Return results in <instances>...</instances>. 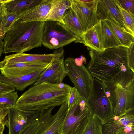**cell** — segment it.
I'll return each instance as SVG.
<instances>
[{"mask_svg":"<svg viewBox=\"0 0 134 134\" xmlns=\"http://www.w3.org/2000/svg\"><path fill=\"white\" fill-rule=\"evenodd\" d=\"M41 111H26L15 107L8 108L5 126L8 134H19L30 125L37 121Z\"/></svg>","mask_w":134,"mask_h":134,"instance_id":"11","label":"cell"},{"mask_svg":"<svg viewBox=\"0 0 134 134\" xmlns=\"http://www.w3.org/2000/svg\"><path fill=\"white\" fill-rule=\"evenodd\" d=\"M49 66L45 67L18 63L1 68L0 71L1 74L7 77H17L34 73Z\"/></svg>","mask_w":134,"mask_h":134,"instance_id":"19","label":"cell"},{"mask_svg":"<svg viewBox=\"0 0 134 134\" xmlns=\"http://www.w3.org/2000/svg\"><path fill=\"white\" fill-rule=\"evenodd\" d=\"M38 120L30 125L19 134H34L37 128Z\"/></svg>","mask_w":134,"mask_h":134,"instance_id":"33","label":"cell"},{"mask_svg":"<svg viewBox=\"0 0 134 134\" xmlns=\"http://www.w3.org/2000/svg\"><path fill=\"white\" fill-rule=\"evenodd\" d=\"M4 13L0 17V27H2L3 23L4 20Z\"/></svg>","mask_w":134,"mask_h":134,"instance_id":"39","label":"cell"},{"mask_svg":"<svg viewBox=\"0 0 134 134\" xmlns=\"http://www.w3.org/2000/svg\"><path fill=\"white\" fill-rule=\"evenodd\" d=\"M18 98V92L15 91L0 96V107H15Z\"/></svg>","mask_w":134,"mask_h":134,"instance_id":"27","label":"cell"},{"mask_svg":"<svg viewBox=\"0 0 134 134\" xmlns=\"http://www.w3.org/2000/svg\"><path fill=\"white\" fill-rule=\"evenodd\" d=\"M66 76L63 55L54 61L34 85L43 82L53 84L61 83Z\"/></svg>","mask_w":134,"mask_h":134,"instance_id":"13","label":"cell"},{"mask_svg":"<svg viewBox=\"0 0 134 134\" xmlns=\"http://www.w3.org/2000/svg\"><path fill=\"white\" fill-rule=\"evenodd\" d=\"M15 88L7 84L0 82V96L15 91Z\"/></svg>","mask_w":134,"mask_h":134,"instance_id":"32","label":"cell"},{"mask_svg":"<svg viewBox=\"0 0 134 134\" xmlns=\"http://www.w3.org/2000/svg\"><path fill=\"white\" fill-rule=\"evenodd\" d=\"M64 25L76 38L75 43H79L84 31L76 14L70 8L65 12L63 16Z\"/></svg>","mask_w":134,"mask_h":134,"instance_id":"22","label":"cell"},{"mask_svg":"<svg viewBox=\"0 0 134 134\" xmlns=\"http://www.w3.org/2000/svg\"><path fill=\"white\" fill-rule=\"evenodd\" d=\"M71 8L76 14L84 32L99 21L97 15L98 0H70Z\"/></svg>","mask_w":134,"mask_h":134,"instance_id":"12","label":"cell"},{"mask_svg":"<svg viewBox=\"0 0 134 134\" xmlns=\"http://www.w3.org/2000/svg\"><path fill=\"white\" fill-rule=\"evenodd\" d=\"M97 15L98 21L110 19L124 27L122 18L115 0H98Z\"/></svg>","mask_w":134,"mask_h":134,"instance_id":"15","label":"cell"},{"mask_svg":"<svg viewBox=\"0 0 134 134\" xmlns=\"http://www.w3.org/2000/svg\"><path fill=\"white\" fill-rule=\"evenodd\" d=\"M49 66L34 73L17 77H7L1 73L0 82L9 85L15 89L22 91L34 84Z\"/></svg>","mask_w":134,"mask_h":134,"instance_id":"17","label":"cell"},{"mask_svg":"<svg viewBox=\"0 0 134 134\" xmlns=\"http://www.w3.org/2000/svg\"><path fill=\"white\" fill-rule=\"evenodd\" d=\"M55 107H52L41 112L34 134H61L60 129L68 109L67 105L66 102L63 103L57 112L52 115Z\"/></svg>","mask_w":134,"mask_h":134,"instance_id":"9","label":"cell"},{"mask_svg":"<svg viewBox=\"0 0 134 134\" xmlns=\"http://www.w3.org/2000/svg\"><path fill=\"white\" fill-rule=\"evenodd\" d=\"M87 60L86 58L83 55H82L79 57L75 58L76 64L78 65H81L86 64Z\"/></svg>","mask_w":134,"mask_h":134,"instance_id":"36","label":"cell"},{"mask_svg":"<svg viewBox=\"0 0 134 134\" xmlns=\"http://www.w3.org/2000/svg\"><path fill=\"white\" fill-rule=\"evenodd\" d=\"M17 19L18 18L15 14L7 13L5 10L2 27L7 31L14 21Z\"/></svg>","mask_w":134,"mask_h":134,"instance_id":"29","label":"cell"},{"mask_svg":"<svg viewBox=\"0 0 134 134\" xmlns=\"http://www.w3.org/2000/svg\"><path fill=\"white\" fill-rule=\"evenodd\" d=\"M76 40L62 23L54 21H45L42 42L45 47L51 50H56Z\"/></svg>","mask_w":134,"mask_h":134,"instance_id":"7","label":"cell"},{"mask_svg":"<svg viewBox=\"0 0 134 134\" xmlns=\"http://www.w3.org/2000/svg\"><path fill=\"white\" fill-rule=\"evenodd\" d=\"M134 42L129 49L128 56V66L129 69L134 72Z\"/></svg>","mask_w":134,"mask_h":134,"instance_id":"31","label":"cell"},{"mask_svg":"<svg viewBox=\"0 0 134 134\" xmlns=\"http://www.w3.org/2000/svg\"><path fill=\"white\" fill-rule=\"evenodd\" d=\"M64 64L67 76L74 87L86 100L90 94L93 77L83 64H76L74 58L67 57L64 60Z\"/></svg>","mask_w":134,"mask_h":134,"instance_id":"8","label":"cell"},{"mask_svg":"<svg viewBox=\"0 0 134 134\" xmlns=\"http://www.w3.org/2000/svg\"><path fill=\"white\" fill-rule=\"evenodd\" d=\"M101 34L103 51L120 45L105 20L101 21Z\"/></svg>","mask_w":134,"mask_h":134,"instance_id":"24","label":"cell"},{"mask_svg":"<svg viewBox=\"0 0 134 134\" xmlns=\"http://www.w3.org/2000/svg\"><path fill=\"white\" fill-rule=\"evenodd\" d=\"M63 47L54 50L48 54H29L16 53L6 56L0 62V68L6 66L18 63L29 64L43 66H49L54 61L64 55Z\"/></svg>","mask_w":134,"mask_h":134,"instance_id":"10","label":"cell"},{"mask_svg":"<svg viewBox=\"0 0 134 134\" xmlns=\"http://www.w3.org/2000/svg\"><path fill=\"white\" fill-rule=\"evenodd\" d=\"M102 134H115L126 127L134 126V110L119 116H114L103 122Z\"/></svg>","mask_w":134,"mask_h":134,"instance_id":"14","label":"cell"},{"mask_svg":"<svg viewBox=\"0 0 134 134\" xmlns=\"http://www.w3.org/2000/svg\"><path fill=\"white\" fill-rule=\"evenodd\" d=\"M101 21H99L94 26L84 32L79 43L83 44L90 50L103 51Z\"/></svg>","mask_w":134,"mask_h":134,"instance_id":"16","label":"cell"},{"mask_svg":"<svg viewBox=\"0 0 134 134\" xmlns=\"http://www.w3.org/2000/svg\"><path fill=\"white\" fill-rule=\"evenodd\" d=\"M115 134H134V126H130L120 130Z\"/></svg>","mask_w":134,"mask_h":134,"instance_id":"34","label":"cell"},{"mask_svg":"<svg viewBox=\"0 0 134 134\" xmlns=\"http://www.w3.org/2000/svg\"><path fill=\"white\" fill-rule=\"evenodd\" d=\"M103 83L112 103L114 116L134 110V72L128 69L121 72L111 81Z\"/></svg>","mask_w":134,"mask_h":134,"instance_id":"4","label":"cell"},{"mask_svg":"<svg viewBox=\"0 0 134 134\" xmlns=\"http://www.w3.org/2000/svg\"><path fill=\"white\" fill-rule=\"evenodd\" d=\"M70 8V0H55L45 21H56L64 24L63 15L65 11Z\"/></svg>","mask_w":134,"mask_h":134,"instance_id":"23","label":"cell"},{"mask_svg":"<svg viewBox=\"0 0 134 134\" xmlns=\"http://www.w3.org/2000/svg\"><path fill=\"white\" fill-rule=\"evenodd\" d=\"M43 0H9L3 4L5 11L16 15L18 18Z\"/></svg>","mask_w":134,"mask_h":134,"instance_id":"20","label":"cell"},{"mask_svg":"<svg viewBox=\"0 0 134 134\" xmlns=\"http://www.w3.org/2000/svg\"><path fill=\"white\" fill-rule=\"evenodd\" d=\"M7 114L0 115V134H3L5 126Z\"/></svg>","mask_w":134,"mask_h":134,"instance_id":"35","label":"cell"},{"mask_svg":"<svg viewBox=\"0 0 134 134\" xmlns=\"http://www.w3.org/2000/svg\"><path fill=\"white\" fill-rule=\"evenodd\" d=\"M45 21L13 22L3 40V53H23L41 47Z\"/></svg>","mask_w":134,"mask_h":134,"instance_id":"3","label":"cell"},{"mask_svg":"<svg viewBox=\"0 0 134 134\" xmlns=\"http://www.w3.org/2000/svg\"><path fill=\"white\" fill-rule=\"evenodd\" d=\"M107 24L119 43L120 46L129 49L134 42V36L123 27L110 19L105 20Z\"/></svg>","mask_w":134,"mask_h":134,"instance_id":"21","label":"cell"},{"mask_svg":"<svg viewBox=\"0 0 134 134\" xmlns=\"http://www.w3.org/2000/svg\"><path fill=\"white\" fill-rule=\"evenodd\" d=\"M9 1V0H0V4H4Z\"/></svg>","mask_w":134,"mask_h":134,"instance_id":"40","label":"cell"},{"mask_svg":"<svg viewBox=\"0 0 134 134\" xmlns=\"http://www.w3.org/2000/svg\"><path fill=\"white\" fill-rule=\"evenodd\" d=\"M103 122L96 116L91 115L80 134H102Z\"/></svg>","mask_w":134,"mask_h":134,"instance_id":"25","label":"cell"},{"mask_svg":"<svg viewBox=\"0 0 134 134\" xmlns=\"http://www.w3.org/2000/svg\"><path fill=\"white\" fill-rule=\"evenodd\" d=\"M129 50L127 48L121 46L102 52L90 50L88 71L93 77L103 82L111 81L121 72L129 69Z\"/></svg>","mask_w":134,"mask_h":134,"instance_id":"2","label":"cell"},{"mask_svg":"<svg viewBox=\"0 0 134 134\" xmlns=\"http://www.w3.org/2000/svg\"><path fill=\"white\" fill-rule=\"evenodd\" d=\"M84 98L78 90L74 87H72L66 102L68 109Z\"/></svg>","mask_w":134,"mask_h":134,"instance_id":"28","label":"cell"},{"mask_svg":"<svg viewBox=\"0 0 134 134\" xmlns=\"http://www.w3.org/2000/svg\"><path fill=\"white\" fill-rule=\"evenodd\" d=\"M115 1L122 18L124 27L134 36V14L123 9L118 0Z\"/></svg>","mask_w":134,"mask_h":134,"instance_id":"26","label":"cell"},{"mask_svg":"<svg viewBox=\"0 0 134 134\" xmlns=\"http://www.w3.org/2000/svg\"><path fill=\"white\" fill-rule=\"evenodd\" d=\"M3 53V47L0 49V59L2 54Z\"/></svg>","mask_w":134,"mask_h":134,"instance_id":"41","label":"cell"},{"mask_svg":"<svg viewBox=\"0 0 134 134\" xmlns=\"http://www.w3.org/2000/svg\"><path fill=\"white\" fill-rule=\"evenodd\" d=\"M3 41L0 42V49L3 47Z\"/></svg>","mask_w":134,"mask_h":134,"instance_id":"42","label":"cell"},{"mask_svg":"<svg viewBox=\"0 0 134 134\" xmlns=\"http://www.w3.org/2000/svg\"><path fill=\"white\" fill-rule=\"evenodd\" d=\"M55 0H43L22 14L19 18L25 22L45 21Z\"/></svg>","mask_w":134,"mask_h":134,"instance_id":"18","label":"cell"},{"mask_svg":"<svg viewBox=\"0 0 134 134\" xmlns=\"http://www.w3.org/2000/svg\"><path fill=\"white\" fill-rule=\"evenodd\" d=\"M3 4H0V17L4 13L5 10Z\"/></svg>","mask_w":134,"mask_h":134,"instance_id":"38","label":"cell"},{"mask_svg":"<svg viewBox=\"0 0 134 134\" xmlns=\"http://www.w3.org/2000/svg\"><path fill=\"white\" fill-rule=\"evenodd\" d=\"M122 7L134 14V0H118Z\"/></svg>","mask_w":134,"mask_h":134,"instance_id":"30","label":"cell"},{"mask_svg":"<svg viewBox=\"0 0 134 134\" xmlns=\"http://www.w3.org/2000/svg\"><path fill=\"white\" fill-rule=\"evenodd\" d=\"M86 101L91 115L96 116L102 122L114 116L111 103L102 81L93 77L90 94Z\"/></svg>","mask_w":134,"mask_h":134,"instance_id":"5","label":"cell"},{"mask_svg":"<svg viewBox=\"0 0 134 134\" xmlns=\"http://www.w3.org/2000/svg\"><path fill=\"white\" fill-rule=\"evenodd\" d=\"M72 87L62 83L43 82L34 85L18 99L15 107L26 111L41 112L66 102Z\"/></svg>","mask_w":134,"mask_h":134,"instance_id":"1","label":"cell"},{"mask_svg":"<svg viewBox=\"0 0 134 134\" xmlns=\"http://www.w3.org/2000/svg\"><path fill=\"white\" fill-rule=\"evenodd\" d=\"M6 32V30L3 27H0V42L4 40Z\"/></svg>","mask_w":134,"mask_h":134,"instance_id":"37","label":"cell"},{"mask_svg":"<svg viewBox=\"0 0 134 134\" xmlns=\"http://www.w3.org/2000/svg\"><path fill=\"white\" fill-rule=\"evenodd\" d=\"M91 114L84 98L68 109L61 127V134H80Z\"/></svg>","mask_w":134,"mask_h":134,"instance_id":"6","label":"cell"}]
</instances>
